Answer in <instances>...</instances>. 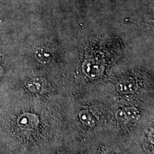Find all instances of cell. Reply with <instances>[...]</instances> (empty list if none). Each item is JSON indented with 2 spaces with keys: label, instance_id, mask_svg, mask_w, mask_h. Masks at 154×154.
I'll use <instances>...</instances> for the list:
<instances>
[{
  "label": "cell",
  "instance_id": "1",
  "mask_svg": "<svg viewBox=\"0 0 154 154\" xmlns=\"http://www.w3.org/2000/svg\"><path fill=\"white\" fill-rule=\"evenodd\" d=\"M38 118L30 113L22 114L18 119V125L25 130H34L38 126Z\"/></svg>",
  "mask_w": 154,
  "mask_h": 154
},
{
  "label": "cell",
  "instance_id": "2",
  "mask_svg": "<svg viewBox=\"0 0 154 154\" xmlns=\"http://www.w3.org/2000/svg\"><path fill=\"white\" fill-rule=\"evenodd\" d=\"M83 71L85 74L92 79L99 78L102 74V67L93 61H86L83 64Z\"/></svg>",
  "mask_w": 154,
  "mask_h": 154
},
{
  "label": "cell",
  "instance_id": "3",
  "mask_svg": "<svg viewBox=\"0 0 154 154\" xmlns=\"http://www.w3.org/2000/svg\"><path fill=\"white\" fill-rule=\"evenodd\" d=\"M137 88V85L130 81H123L116 85L117 90L122 94H129L134 92Z\"/></svg>",
  "mask_w": 154,
  "mask_h": 154
},
{
  "label": "cell",
  "instance_id": "4",
  "mask_svg": "<svg viewBox=\"0 0 154 154\" xmlns=\"http://www.w3.org/2000/svg\"><path fill=\"white\" fill-rule=\"evenodd\" d=\"M79 118L83 124L87 126H95L97 121L95 117L88 110H82L79 113Z\"/></svg>",
  "mask_w": 154,
  "mask_h": 154
},
{
  "label": "cell",
  "instance_id": "5",
  "mask_svg": "<svg viewBox=\"0 0 154 154\" xmlns=\"http://www.w3.org/2000/svg\"><path fill=\"white\" fill-rule=\"evenodd\" d=\"M35 56L37 61L42 63H46L50 61L51 54L47 48H39L35 51Z\"/></svg>",
  "mask_w": 154,
  "mask_h": 154
},
{
  "label": "cell",
  "instance_id": "6",
  "mask_svg": "<svg viewBox=\"0 0 154 154\" xmlns=\"http://www.w3.org/2000/svg\"><path fill=\"white\" fill-rule=\"evenodd\" d=\"M126 114L127 118L131 121H137L140 117L139 111L135 107H128L124 109Z\"/></svg>",
  "mask_w": 154,
  "mask_h": 154
},
{
  "label": "cell",
  "instance_id": "7",
  "mask_svg": "<svg viewBox=\"0 0 154 154\" xmlns=\"http://www.w3.org/2000/svg\"><path fill=\"white\" fill-rule=\"evenodd\" d=\"M29 88L33 91H39L43 88V83L39 82V81H34L29 85Z\"/></svg>",
  "mask_w": 154,
  "mask_h": 154
},
{
  "label": "cell",
  "instance_id": "8",
  "mask_svg": "<svg viewBox=\"0 0 154 154\" xmlns=\"http://www.w3.org/2000/svg\"><path fill=\"white\" fill-rule=\"evenodd\" d=\"M116 119L120 122H126L128 120L124 109L118 110L116 112Z\"/></svg>",
  "mask_w": 154,
  "mask_h": 154
},
{
  "label": "cell",
  "instance_id": "9",
  "mask_svg": "<svg viewBox=\"0 0 154 154\" xmlns=\"http://www.w3.org/2000/svg\"><path fill=\"white\" fill-rule=\"evenodd\" d=\"M154 131H151L149 134V139L150 141V142L152 143V144H154Z\"/></svg>",
  "mask_w": 154,
  "mask_h": 154
}]
</instances>
